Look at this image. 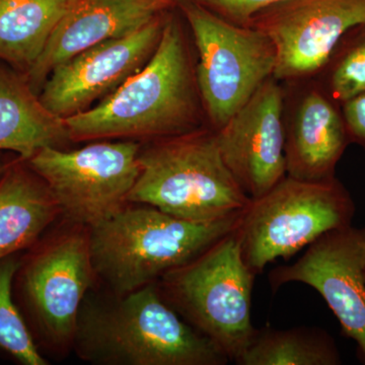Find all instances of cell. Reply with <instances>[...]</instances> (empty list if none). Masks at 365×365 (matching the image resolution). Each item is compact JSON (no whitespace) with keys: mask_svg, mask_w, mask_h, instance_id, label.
Here are the masks:
<instances>
[{"mask_svg":"<svg viewBox=\"0 0 365 365\" xmlns=\"http://www.w3.org/2000/svg\"><path fill=\"white\" fill-rule=\"evenodd\" d=\"M176 7L150 61L95 108L64 119L69 140H157L208 126L191 39Z\"/></svg>","mask_w":365,"mask_h":365,"instance_id":"cell-1","label":"cell"},{"mask_svg":"<svg viewBox=\"0 0 365 365\" xmlns=\"http://www.w3.org/2000/svg\"><path fill=\"white\" fill-rule=\"evenodd\" d=\"M72 347L81 359L103 365H225L230 361L213 341L170 306L158 282L106 299L88 294Z\"/></svg>","mask_w":365,"mask_h":365,"instance_id":"cell-2","label":"cell"},{"mask_svg":"<svg viewBox=\"0 0 365 365\" xmlns=\"http://www.w3.org/2000/svg\"><path fill=\"white\" fill-rule=\"evenodd\" d=\"M242 212L216 222H195L146 204H126L88 228L96 275L117 295L158 282L230 234Z\"/></svg>","mask_w":365,"mask_h":365,"instance_id":"cell-3","label":"cell"},{"mask_svg":"<svg viewBox=\"0 0 365 365\" xmlns=\"http://www.w3.org/2000/svg\"><path fill=\"white\" fill-rule=\"evenodd\" d=\"M128 203L146 204L195 222L225 220L251 203L223 160L216 131L197 130L148 141Z\"/></svg>","mask_w":365,"mask_h":365,"instance_id":"cell-4","label":"cell"},{"mask_svg":"<svg viewBox=\"0 0 365 365\" xmlns=\"http://www.w3.org/2000/svg\"><path fill=\"white\" fill-rule=\"evenodd\" d=\"M255 277L242 258L235 228L194 260L163 275L158 284L190 325L237 361L258 331L252 324Z\"/></svg>","mask_w":365,"mask_h":365,"instance_id":"cell-5","label":"cell"},{"mask_svg":"<svg viewBox=\"0 0 365 365\" xmlns=\"http://www.w3.org/2000/svg\"><path fill=\"white\" fill-rule=\"evenodd\" d=\"M97 279L88 228L73 225L21 254L14 299L38 347L72 346L83 300Z\"/></svg>","mask_w":365,"mask_h":365,"instance_id":"cell-6","label":"cell"},{"mask_svg":"<svg viewBox=\"0 0 365 365\" xmlns=\"http://www.w3.org/2000/svg\"><path fill=\"white\" fill-rule=\"evenodd\" d=\"M354 211L349 192L336 177L302 181L287 176L242 212L237 227L242 258L258 275L327 232L351 225Z\"/></svg>","mask_w":365,"mask_h":365,"instance_id":"cell-7","label":"cell"},{"mask_svg":"<svg viewBox=\"0 0 365 365\" xmlns=\"http://www.w3.org/2000/svg\"><path fill=\"white\" fill-rule=\"evenodd\" d=\"M197 54V81L208 127L217 131L269 78L276 50L265 34L223 20L195 0H178Z\"/></svg>","mask_w":365,"mask_h":365,"instance_id":"cell-8","label":"cell"},{"mask_svg":"<svg viewBox=\"0 0 365 365\" xmlns=\"http://www.w3.org/2000/svg\"><path fill=\"white\" fill-rule=\"evenodd\" d=\"M141 144L95 143L76 150L41 148L26 160L44 181L72 225L95 227L128 204L137 178Z\"/></svg>","mask_w":365,"mask_h":365,"instance_id":"cell-9","label":"cell"},{"mask_svg":"<svg viewBox=\"0 0 365 365\" xmlns=\"http://www.w3.org/2000/svg\"><path fill=\"white\" fill-rule=\"evenodd\" d=\"M365 23V0H285L257 14L249 26L272 41L274 78L280 83L313 78L341 38Z\"/></svg>","mask_w":365,"mask_h":365,"instance_id":"cell-10","label":"cell"},{"mask_svg":"<svg viewBox=\"0 0 365 365\" xmlns=\"http://www.w3.org/2000/svg\"><path fill=\"white\" fill-rule=\"evenodd\" d=\"M170 9L135 32L93 46L55 66L41 88L42 104L66 119L111 95L150 61Z\"/></svg>","mask_w":365,"mask_h":365,"instance_id":"cell-11","label":"cell"},{"mask_svg":"<svg viewBox=\"0 0 365 365\" xmlns=\"http://www.w3.org/2000/svg\"><path fill=\"white\" fill-rule=\"evenodd\" d=\"M269 281L273 290L292 282L317 290L365 361V227L327 232L292 265L273 269Z\"/></svg>","mask_w":365,"mask_h":365,"instance_id":"cell-12","label":"cell"},{"mask_svg":"<svg viewBox=\"0 0 365 365\" xmlns=\"http://www.w3.org/2000/svg\"><path fill=\"white\" fill-rule=\"evenodd\" d=\"M283 106L284 88L272 76L216 131L225 165L251 199L287 176Z\"/></svg>","mask_w":365,"mask_h":365,"instance_id":"cell-13","label":"cell"},{"mask_svg":"<svg viewBox=\"0 0 365 365\" xmlns=\"http://www.w3.org/2000/svg\"><path fill=\"white\" fill-rule=\"evenodd\" d=\"M282 85L287 176L302 181L335 177L337 163L350 143L341 106L316 78Z\"/></svg>","mask_w":365,"mask_h":365,"instance_id":"cell-14","label":"cell"},{"mask_svg":"<svg viewBox=\"0 0 365 365\" xmlns=\"http://www.w3.org/2000/svg\"><path fill=\"white\" fill-rule=\"evenodd\" d=\"M173 7L158 0H73L24 76L39 95L55 66L93 46L135 32Z\"/></svg>","mask_w":365,"mask_h":365,"instance_id":"cell-15","label":"cell"},{"mask_svg":"<svg viewBox=\"0 0 365 365\" xmlns=\"http://www.w3.org/2000/svg\"><path fill=\"white\" fill-rule=\"evenodd\" d=\"M60 210L44 181L20 157L0 177V261L32 248Z\"/></svg>","mask_w":365,"mask_h":365,"instance_id":"cell-16","label":"cell"},{"mask_svg":"<svg viewBox=\"0 0 365 365\" xmlns=\"http://www.w3.org/2000/svg\"><path fill=\"white\" fill-rule=\"evenodd\" d=\"M69 140L64 119L41 102L21 72L0 60V151L29 160L47 146Z\"/></svg>","mask_w":365,"mask_h":365,"instance_id":"cell-17","label":"cell"},{"mask_svg":"<svg viewBox=\"0 0 365 365\" xmlns=\"http://www.w3.org/2000/svg\"><path fill=\"white\" fill-rule=\"evenodd\" d=\"M73 0H0V60L26 74Z\"/></svg>","mask_w":365,"mask_h":365,"instance_id":"cell-18","label":"cell"},{"mask_svg":"<svg viewBox=\"0 0 365 365\" xmlns=\"http://www.w3.org/2000/svg\"><path fill=\"white\" fill-rule=\"evenodd\" d=\"M241 365H336L340 355L332 338L311 328L257 331Z\"/></svg>","mask_w":365,"mask_h":365,"instance_id":"cell-19","label":"cell"},{"mask_svg":"<svg viewBox=\"0 0 365 365\" xmlns=\"http://www.w3.org/2000/svg\"><path fill=\"white\" fill-rule=\"evenodd\" d=\"M314 78L339 106L365 91V23L343 35Z\"/></svg>","mask_w":365,"mask_h":365,"instance_id":"cell-20","label":"cell"},{"mask_svg":"<svg viewBox=\"0 0 365 365\" xmlns=\"http://www.w3.org/2000/svg\"><path fill=\"white\" fill-rule=\"evenodd\" d=\"M216 16L241 26H249L252 19L268 7L285 0H195Z\"/></svg>","mask_w":365,"mask_h":365,"instance_id":"cell-21","label":"cell"},{"mask_svg":"<svg viewBox=\"0 0 365 365\" xmlns=\"http://www.w3.org/2000/svg\"><path fill=\"white\" fill-rule=\"evenodd\" d=\"M350 143L365 151V91L341 105Z\"/></svg>","mask_w":365,"mask_h":365,"instance_id":"cell-22","label":"cell"},{"mask_svg":"<svg viewBox=\"0 0 365 365\" xmlns=\"http://www.w3.org/2000/svg\"><path fill=\"white\" fill-rule=\"evenodd\" d=\"M20 262L21 255L19 254L6 257L0 261V307L4 297L13 287L14 275L20 266ZM0 329H1V323H0Z\"/></svg>","mask_w":365,"mask_h":365,"instance_id":"cell-23","label":"cell"},{"mask_svg":"<svg viewBox=\"0 0 365 365\" xmlns=\"http://www.w3.org/2000/svg\"><path fill=\"white\" fill-rule=\"evenodd\" d=\"M19 155H14L13 153H9L7 155H4V151H0V177L2 176L9 165H11V162Z\"/></svg>","mask_w":365,"mask_h":365,"instance_id":"cell-24","label":"cell"},{"mask_svg":"<svg viewBox=\"0 0 365 365\" xmlns=\"http://www.w3.org/2000/svg\"><path fill=\"white\" fill-rule=\"evenodd\" d=\"M158 1L163 2V4H168L170 6H177L178 0H158Z\"/></svg>","mask_w":365,"mask_h":365,"instance_id":"cell-25","label":"cell"}]
</instances>
